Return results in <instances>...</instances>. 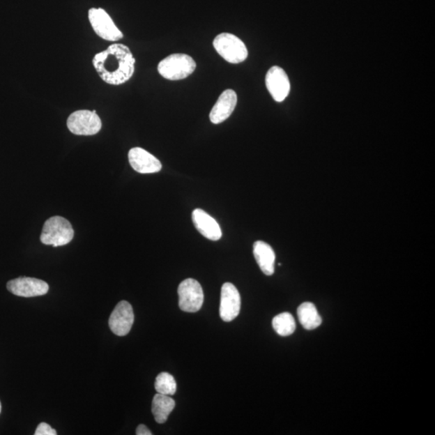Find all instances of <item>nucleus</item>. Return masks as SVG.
Masks as SVG:
<instances>
[{
	"instance_id": "nucleus-1",
	"label": "nucleus",
	"mask_w": 435,
	"mask_h": 435,
	"mask_svg": "<svg viewBox=\"0 0 435 435\" xmlns=\"http://www.w3.org/2000/svg\"><path fill=\"white\" fill-rule=\"evenodd\" d=\"M98 76L106 84L121 86L132 79L136 59L127 45L115 43L93 59Z\"/></svg>"
},
{
	"instance_id": "nucleus-2",
	"label": "nucleus",
	"mask_w": 435,
	"mask_h": 435,
	"mask_svg": "<svg viewBox=\"0 0 435 435\" xmlns=\"http://www.w3.org/2000/svg\"><path fill=\"white\" fill-rule=\"evenodd\" d=\"M195 61L184 54H171L160 61L158 70L164 79L170 81L183 80L192 75L196 69Z\"/></svg>"
},
{
	"instance_id": "nucleus-3",
	"label": "nucleus",
	"mask_w": 435,
	"mask_h": 435,
	"mask_svg": "<svg viewBox=\"0 0 435 435\" xmlns=\"http://www.w3.org/2000/svg\"><path fill=\"white\" fill-rule=\"evenodd\" d=\"M74 236L75 231L68 220L61 216H54L45 222L40 241L45 245L56 247L68 245Z\"/></svg>"
},
{
	"instance_id": "nucleus-4",
	"label": "nucleus",
	"mask_w": 435,
	"mask_h": 435,
	"mask_svg": "<svg viewBox=\"0 0 435 435\" xmlns=\"http://www.w3.org/2000/svg\"><path fill=\"white\" fill-rule=\"evenodd\" d=\"M213 46L222 59L231 64H239L245 61L248 56L245 43L238 36L224 33L216 36Z\"/></svg>"
},
{
	"instance_id": "nucleus-5",
	"label": "nucleus",
	"mask_w": 435,
	"mask_h": 435,
	"mask_svg": "<svg viewBox=\"0 0 435 435\" xmlns=\"http://www.w3.org/2000/svg\"><path fill=\"white\" fill-rule=\"evenodd\" d=\"M67 128L77 136H94L100 132L102 121L96 111L79 110L67 119Z\"/></svg>"
},
{
	"instance_id": "nucleus-6",
	"label": "nucleus",
	"mask_w": 435,
	"mask_h": 435,
	"mask_svg": "<svg viewBox=\"0 0 435 435\" xmlns=\"http://www.w3.org/2000/svg\"><path fill=\"white\" fill-rule=\"evenodd\" d=\"M88 18L92 29L102 39L112 43L123 39V33L105 9L91 8L88 13Z\"/></svg>"
},
{
	"instance_id": "nucleus-7",
	"label": "nucleus",
	"mask_w": 435,
	"mask_h": 435,
	"mask_svg": "<svg viewBox=\"0 0 435 435\" xmlns=\"http://www.w3.org/2000/svg\"><path fill=\"white\" fill-rule=\"evenodd\" d=\"M179 307L183 312L194 313L203 307L204 293L201 284L192 278L185 279L178 289Z\"/></svg>"
},
{
	"instance_id": "nucleus-8",
	"label": "nucleus",
	"mask_w": 435,
	"mask_h": 435,
	"mask_svg": "<svg viewBox=\"0 0 435 435\" xmlns=\"http://www.w3.org/2000/svg\"><path fill=\"white\" fill-rule=\"evenodd\" d=\"M7 288L8 291L15 296L24 298L43 296L47 293L49 289L47 282L43 280L25 277L9 281Z\"/></svg>"
},
{
	"instance_id": "nucleus-9",
	"label": "nucleus",
	"mask_w": 435,
	"mask_h": 435,
	"mask_svg": "<svg viewBox=\"0 0 435 435\" xmlns=\"http://www.w3.org/2000/svg\"><path fill=\"white\" fill-rule=\"evenodd\" d=\"M241 307V295L234 284L229 282L222 284L220 307L221 319L224 322H231L239 315Z\"/></svg>"
},
{
	"instance_id": "nucleus-10",
	"label": "nucleus",
	"mask_w": 435,
	"mask_h": 435,
	"mask_svg": "<svg viewBox=\"0 0 435 435\" xmlns=\"http://www.w3.org/2000/svg\"><path fill=\"white\" fill-rule=\"evenodd\" d=\"M266 84L269 94L277 102H282L288 97L290 91L289 77L281 67L273 66L267 72Z\"/></svg>"
},
{
	"instance_id": "nucleus-11",
	"label": "nucleus",
	"mask_w": 435,
	"mask_h": 435,
	"mask_svg": "<svg viewBox=\"0 0 435 435\" xmlns=\"http://www.w3.org/2000/svg\"><path fill=\"white\" fill-rule=\"evenodd\" d=\"M133 323L134 313L131 304L126 301L119 303L109 319V326L112 333L118 336L127 335L130 333Z\"/></svg>"
},
{
	"instance_id": "nucleus-12",
	"label": "nucleus",
	"mask_w": 435,
	"mask_h": 435,
	"mask_svg": "<svg viewBox=\"0 0 435 435\" xmlns=\"http://www.w3.org/2000/svg\"><path fill=\"white\" fill-rule=\"evenodd\" d=\"M129 163L139 174H154L162 170L160 160L142 148H133L128 153Z\"/></svg>"
},
{
	"instance_id": "nucleus-13",
	"label": "nucleus",
	"mask_w": 435,
	"mask_h": 435,
	"mask_svg": "<svg viewBox=\"0 0 435 435\" xmlns=\"http://www.w3.org/2000/svg\"><path fill=\"white\" fill-rule=\"evenodd\" d=\"M238 97L235 91L227 89L222 93L210 113V121L220 124L227 120L235 111Z\"/></svg>"
},
{
	"instance_id": "nucleus-14",
	"label": "nucleus",
	"mask_w": 435,
	"mask_h": 435,
	"mask_svg": "<svg viewBox=\"0 0 435 435\" xmlns=\"http://www.w3.org/2000/svg\"><path fill=\"white\" fill-rule=\"evenodd\" d=\"M192 220L196 229L206 239L212 241L221 239L222 230L219 224L204 210L195 209L192 213Z\"/></svg>"
},
{
	"instance_id": "nucleus-15",
	"label": "nucleus",
	"mask_w": 435,
	"mask_h": 435,
	"mask_svg": "<svg viewBox=\"0 0 435 435\" xmlns=\"http://www.w3.org/2000/svg\"><path fill=\"white\" fill-rule=\"evenodd\" d=\"M253 254L261 271L271 276L275 271L276 255L272 247L264 241L254 243Z\"/></svg>"
},
{
	"instance_id": "nucleus-16",
	"label": "nucleus",
	"mask_w": 435,
	"mask_h": 435,
	"mask_svg": "<svg viewBox=\"0 0 435 435\" xmlns=\"http://www.w3.org/2000/svg\"><path fill=\"white\" fill-rule=\"evenodd\" d=\"M174 407L175 402L173 398L158 393L154 396L152 403V413L155 420L159 424L167 422Z\"/></svg>"
},
{
	"instance_id": "nucleus-17",
	"label": "nucleus",
	"mask_w": 435,
	"mask_h": 435,
	"mask_svg": "<svg viewBox=\"0 0 435 435\" xmlns=\"http://www.w3.org/2000/svg\"><path fill=\"white\" fill-rule=\"evenodd\" d=\"M300 323L305 330H314L322 324V318L312 303H304L298 308Z\"/></svg>"
},
{
	"instance_id": "nucleus-18",
	"label": "nucleus",
	"mask_w": 435,
	"mask_h": 435,
	"mask_svg": "<svg viewBox=\"0 0 435 435\" xmlns=\"http://www.w3.org/2000/svg\"><path fill=\"white\" fill-rule=\"evenodd\" d=\"M273 328L279 335L289 336L296 330V323L291 314L284 312L273 318Z\"/></svg>"
},
{
	"instance_id": "nucleus-19",
	"label": "nucleus",
	"mask_w": 435,
	"mask_h": 435,
	"mask_svg": "<svg viewBox=\"0 0 435 435\" xmlns=\"http://www.w3.org/2000/svg\"><path fill=\"white\" fill-rule=\"evenodd\" d=\"M155 388L160 395L172 396L177 391V383L172 375L162 372L156 378Z\"/></svg>"
},
{
	"instance_id": "nucleus-20",
	"label": "nucleus",
	"mask_w": 435,
	"mask_h": 435,
	"mask_svg": "<svg viewBox=\"0 0 435 435\" xmlns=\"http://www.w3.org/2000/svg\"><path fill=\"white\" fill-rule=\"evenodd\" d=\"M56 429L52 428L49 424L41 422L36 429L35 435H56Z\"/></svg>"
},
{
	"instance_id": "nucleus-21",
	"label": "nucleus",
	"mask_w": 435,
	"mask_h": 435,
	"mask_svg": "<svg viewBox=\"0 0 435 435\" xmlns=\"http://www.w3.org/2000/svg\"><path fill=\"white\" fill-rule=\"evenodd\" d=\"M136 434L137 435H152L153 434V433L150 432V429L146 426H144V425L143 424L139 425L138 427L137 428Z\"/></svg>"
},
{
	"instance_id": "nucleus-22",
	"label": "nucleus",
	"mask_w": 435,
	"mask_h": 435,
	"mask_svg": "<svg viewBox=\"0 0 435 435\" xmlns=\"http://www.w3.org/2000/svg\"><path fill=\"white\" fill-rule=\"evenodd\" d=\"M1 409H2L1 402H0V413H1Z\"/></svg>"
}]
</instances>
